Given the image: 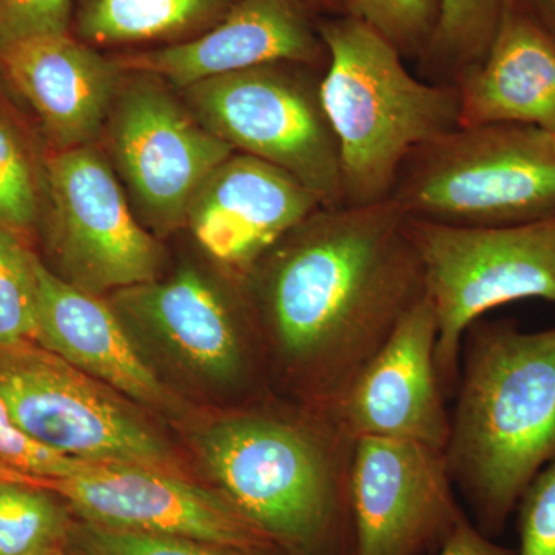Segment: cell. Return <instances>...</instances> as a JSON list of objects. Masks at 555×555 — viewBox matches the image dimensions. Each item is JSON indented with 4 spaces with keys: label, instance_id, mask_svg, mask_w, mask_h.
I'll return each mask as SVG.
<instances>
[{
    "label": "cell",
    "instance_id": "6da1fadb",
    "mask_svg": "<svg viewBox=\"0 0 555 555\" xmlns=\"http://www.w3.org/2000/svg\"><path fill=\"white\" fill-rule=\"evenodd\" d=\"M247 276L269 346L323 412L426 297L408 218L390 199L318 208Z\"/></svg>",
    "mask_w": 555,
    "mask_h": 555
},
{
    "label": "cell",
    "instance_id": "7a4b0ae2",
    "mask_svg": "<svg viewBox=\"0 0 555 555\" xmlns=\"http://www.w3.org/2000/svg\"><path fill=\"white\" fill-rule=\"evenodd\" d=\"M465 341L444 452L474 524L494 539L555 460V327L478 320Z\"/></svg>",
    "mask_w": 555,
    "mask_h": 555
},
{
    "label": "cell",
    "instance_id": "3957f363",
    "mask_svg": "<svg viewBox=\"0 0 555 555\" xmlns=\"http://www.w3.org/2000/svg\"><path fill=\"white\" fill-rule=\"evenodd\" d=\"M353 444L312 408L301 415L238 412L196 437L219 491L288 555H356Z\"/></svg>",
    "mask_w": 555,
    "mask_h": 555
},
{
    "label": "cell",
    "instance_id": "277c9868",
    "mask_svg": "<svg viewBox=\"0 0 555 555\" xmlns=\"http://www.w3.org/2000/svg\"><path fill=\"white\" fill-rule=\"evenodd\" d=\"M318 27L328 53L321 100L338 142L343 206L383 203L414 150L459 129V90L409 72L356 17L321 16Z\"/></svg>",
    "mask_w": 555,
    "mask_h": 555
},
{
    "label": "cell",
    "instance_id": "5b68a950",
    "mask_svg": "<svg viewBox=\"0 0 555 555\" xmlns=\"http://www.w3.org/2000/svg\"><path fill=\"white\" fill-rule=\"evenodd\" d=\"M390 201L414 221L506 228L555 218V138L524 124L459 127L414 150Z\"/></svg>",
    "mask_w": 555,
    "mask_h": 555
},
{
    "label": "cell",
    "instance_id": "8992f818",
    "mask_svg": "<svg viewBox=\"0 0 555 555\" xmlns=\"http://www.w3.org/2000/svg\"><path fill=\"white\" fill-rule=\"evenodd\" d=\"M437 320L444 392L459 383L463 339L489 310L520 299L555 305V218L506 228H452L408 219Z\"/></svg>",
    "mask_w": 555,
    "mask_h": 555
},
{
    "label": "cell",
    "instance_id": "52a82bcc",
    "mask_svg": "<svg viewBox=\"0 0 555 555\" xmlns=\"http://www.w3.org/2000/svg\"><path fill=\"white\" fill-rule=\"evenodd\" d=\"M324 69L278 62L201 80L182 101L208 131L286 170L324 207L343 206L337 138L321 100Z\"/></svg>",
    "mask_w": 555,
    "mask_h": 555
},
{
    "label": "cell",
    "instance_id": "ba28073f",
    "mask_svg": "<svg viewBox=\"0 0 555 555\" xmlns=\"http://www.w3.org/2000/svg\"><path fill=\"white\" fill-rule=\"evenodd\" d=\"M0 398L17 426L53 451L182 476L169 443L133 406L36 343L0 346Z\"/></svg>",
    "mask_w": 555,
    "mask_h": 555
},
{
    "label": "cell",
    "instance_id": "9c48e42d",
    "mask_svg": "<svg viewBox=\"0 0 555 555\" xmlns=\"http://www.w3.org/2000/svg\"><path fill=\"white\" fill-rule=\"evenodd\" d=\"M104 130L113 166L156 235L188 224L196 190L235 152L208 131L164 80L129 69Z\"/></svg>",
    "mask_w": 555,
    "mask_h": 555
},
{
    "label": "cell",
    "instance_id": "30bf717a",
    "mask_svg": "<svg viewBox=\"0 0 555 555\" xmlns=\"http://www.w3.org/2000/svg\"><path fill=\"white\" fill-rule=\"evenodd\" d=\"M49 244L62 280L100 295L158 280V240L134 218L115 169L93 144L47 160Z\"/></svg>",
    "mask_w": 555,
    "mask_h": 555
},
{
    "label": "cell",
    "instance_id": "8fae6325",
    "mask_svg": "<svg viewBox=\"0 0 555 555\" xmlns=\"http://www.w3.org/2000/svg\"><path fill=\"white\" fill-rule=\"evenodd\" d=\"M356 555H429L466 516L443 449L357 438L350 465Z\"/></svg>",
    "mask_w": 555,
    "mask_h": 555
},
{
    "label": "cell",
    "instance_id": "7c38bea8",
    "mask_svg": "<svg viewBox=\"0 0 555 555\" xmlns=\"http://www.w3.org/2000/svg\"><path fill=\"white\" fill-rule=\"evenodd\" d=\"M62 496L82 521L199 540L246 551H280L221 491L152 467L93 463L75 476L31 477ZM281 553V551H280Z\"/></svg>",
    "mask_w": 555,
    "mask_h": 555
},
{
    "label": "cell",
    "instance_id": "4fadbf2b",
    "mask_svg": "<svg viewBox=\"0 0 555 555\" xmlns=\"http://www.w3.org/2000/svg\"><path fill=\"white\" fill-rule=\"evenodd\" d=\"M437 335L436 313L425 297L327 411L347 436L447 449L451 414L438 377Z\"/></svg>",
    "mask_w": 555,
    "mask_h": 555
},
{
    "label": "cell",
    "instance_id": "5bb4252c",
    "mask_svg": "<svg viewBox=\"0 0 555 555\" xmlns=\"http://www.w3.org/2000/svg\"><path fill=\"white\" fill-rule=\"evenodd\" d=\"M318 22L309 0H238L198 38L115 60L124 69L156 76L177 90L278 62L326 69L328 53Z\"/></svg>",
    "mask_w": 555,
    "mask_h": 555
},
{
    "label": "cell",
    "instance_id": "9a60e30c",
    "mask_svg": "<svg viewBox=\"0 0 555 555\" xmlns=\"http://www.w3.org/2000/svg\"><path fill=\"white\" fill-rule=\"evenodd\" d=\"M324 207L286 170L233 152L196 190L188 225L219 264L247 275L266 251Z\"/></svg>",
    "mask_w": 555,
    "mask_h": 555
},
{
    "label": "cell",
    "instance_id": "2e32d148",
    "mask_svg": "<svg viewBox=\"0 0 555 555\" xmlns=\"http://www.w3.org/2000/svg\"><path fill=\"white\" fill-rule=\"evenodd\" d=\"M113 306L199 377L225 387L250 378V352L235 306L198 270L120 288Z\"/></svg>",
    "mask_w": 555,
    "mask_h": 555
},
{
    "label": "cell",
    "instance_id": "e0dca14e",
    "mask_svg": "<svg viewBox=\"0 0 555 555\" xmlns=\"http://www.w3.org/2000/svg\"><path fill=\"white\" fill-rule=\"evenodd\" d=\"M0 67L39 116L51 144L82 147L104 131L126 69L67 35L36 36L0 50Z\"/></svg>",
    "mask_w": 555,
    "mask_h": 555
},
{
    "label": "cell",
    "instance_id": "ac0fdd59",
    "mask_svg": "<svg viewBox=\"0 0 555 555\" xmlns=\"http://www.w3.org/2000/svg\"><path fill=\"white\" fill-rule=\"evenodd\" d=\"M36 345L142 406L179 414L181 403L134 347L122 318L98 295L62 280L38 259Z\"/></svg>",
    "mask_w": 555,
    "mask_h": 555
},
{
    "label": "cell",
    "instance_id": "d6986e66",
    "mask_svg": "<svg viewBox=\"0 0 555 555\" xmlns=\"http://www.w3.org/2000/svg\"><path fill=\"white\" fill-rule=\"evenodd\" d=\"M454 86L460 127L524 124L555 133V42L514 3L483 61Z\"/></svg>",
    "mask_w": 555,
    "mask_h": 555
},
{
    "label": "cell",
    "instance_id": "ffe728a7",
    "mask_svg": "<svg viewBox=\"0 0 555 555\" xmlns=\"http://www.w3.org/2000/svg\"><path fill=\"white\" fill-rule=\"evenodd\" d=\"M238 0H73L78 39L91 47H159L214 28Z\"/></svg>",
    "mask_w": 555,
    "mask_h": 555
},
{
    "label": "cell",
    "instance_id": "44dd1931",
    "mask_svg": "<svg viewBox=\"0 0 555 555\" xmlns=\"http://www.w3.org/2000/svg\"><path fill=\"white\" fill-rule=\"evenodd\" d=\"M514 0H440L436 35L416 61L426 80L455 83L483 61Z\"/></svg>",
    "mask_w": 555,
    "mask_h": 555
},
{
    "label": "cell",
    "instance_id": "7402d4cb",
    "mask_svg": "<svg viewBox=\"0 0 555 555\" xmlns=\"http://www.w3.org/2000/svg\"><path fill=\"white\" fill-rule=\"evenodd\" d=\"M73 524L47 489L0 481V555H53L67 545Z\"/></svg>",
    "mask_w": 555,
    "mask_h": 555
},
{
    "label": "cell",
    "instance_id": "603a6c76",
    "mask_svg": "<svg viewBox=\"0 0 555 555\" xmlns=\"http://www.w3.org/2000/svg\"><path fill=\"white\" fill-rule=\"evenodd\" d=\"M38 258L16 232L0 224V346L35 343L38 328Z\"/></svg>",
    "mask_w": 555,
    "mask_h": 555
},
{
    "label": "cell",
    "instance_id": "cb8c5ba5",
    "mask_svg": "<svg viewBox=\"0 0 555 555\" xmlns=\"http://www.w3.org/2000/svg\"><path fill=\"white\" fill-rule=\"evenodd\" d=\"M346 16L364 22L406 61H418L436 35L440 0H341Z\"/></svg>",
    "mask_w": 555,
    "mask_h": 555
},
{
    "label": "cell",
    "instance_id": "d4e9b609",
    "mask_svg": "<svg viewBox=\"0 0 555 555\" xmlns=\"http://www.w3.org/2000/svg\"><path fill=\"white\" fill-rule=\"evenodd\" d=\"M75 555H283L280 551H246L211 545L185 537L124 531L79 521L68 535Z\"/></svg>",
    "mask_w": 555,
    "mask_h": 555
},
{
    "label": "cell",
    "instance_id": "484cf974",
    "mask_svg": "<svg viewBox=\"0 0 555 555\" xmlns=\"http://www.w3.org/2000/svg\"><path fill=\"white\" fill-rule=\"evenodd\" d=\"M40 214L39 185L30 153L17 130L0 115V224L30 230Z\"/></svg>",
    "mask_w": 555,
    "mask_h": 555
},
{
    "label": "cell",
    "instance_id": "4316f807",
    "mask_svg": "<svg viewBox=\"0 0 555 555\" xmlns=\"http://www.w3.org/2000/svg\"><path fill=\"white\" fill-rule=\"evenodd\" d=\"M93 463L43 447L17 426L0 398V466L28 477L65 478Z\"/></svg>",
    "mask_w": 555,
    "mask_h": 555
},
{
    "label": "cell",
    "instance_id": "83f0119b",
    "mask_svg": "<svg viewBox=\"0 0 555 555\" xmlns=\"http://www.w3.org/2000/svg\"><path fill=\"white\" fill-rule=\"evenodd\" d=\"M516 509L517 555H555V460L537 474Z\"/></svg>",
    "mask_w": 555,
    "mask_h": 555
},
{
    "label": "cell",
    "instance_id": "f1b7e54d",
    "mask_svg": "<svg viewBox=\"0 0 555 555\" xmlns=\"http://www.w3.org/2000/svg\"><path fill=\"white\" fill-rule=\"evenodd\" d=\"M73 0H0V50L36 36L67 35Z\"/></svg>",
    "mask_w": 555,
    "mask_h": 555
},
{
    "label": "cell",
    "instance_id": "f546056e",
    "mask_svg": "<svg viewBox=\"0 0 555 555\" xmlns=\"http://www.w3.org/2000/svg\"><path fill=\"white\" fill-rule=\"evenodd\" d=\"M429 555H517L516 551L499 545L483 534L467 516L460 520L443 545Z\"/></svg>",
    "mask_w": 555,
    "mask_h": 555
},
{
    "label": "cell",
    "instance_id": "4dcf8cb0",
    "mask_svg": "<svg viewBox=\"0 0 555 555\" xmlns=\"http://www.w3.org/2000/svg\"><path fill=\"white\" fill-rule=\"evenodd\" d=\"M513 3L555 42V0H514Z\"/></svg>",
    "mask_w": 555,
    "mask_h": 555
},
{
    "label": "cell",
    "instance_id": "1f68e13d",
    "mask_svg": "<svg viewBox=\"0 0 555 555\" xmlns=\"http://www.w3.org/2000/svg\"><path fill=\"white\" fill-rule=\"evenodd\" d=\"M309 3L320 16H341V14H345L341 0H309Z\"/></svg>",
    "mask_w": 555,
    "mask_h": 555
},
{
    "label": "cell",
    "instance_id": "d6a6232c",
    "mask_svg": "<svg viewBox=\"0 0 555 555\" xmlns=\"http://www.w3.org/2000/svg\"><path fill=\"white\" fill-rule=\"evenodd\" d=\"M28 476L24 474L13 473V470L5 469L0 466V481H16V483H27Z\"/></svg>",
    "mask_w": 555,
    "mask_h": 555
},
{
    "label": "cell",
    "instance_id": "836d02e7",
    "mask_svg": "<svg viewBox=\"0 0 555 555\" xmlns=\"http://www.w3.org/2000/svg\"><path fill=\"white\" fill-rule=\"evenodd\" d=\"M53 555H69V554L65 553L64 550H61V551H57V553H54ZM73 555H75V554H73Z\"/></svg>",
    "mask_w": 555,
    "mask_h": 555
},
{
    "label": "cell",
    "instance_id": "e575fe53",
    "mask_svg": "<svg viewBox=\"0 0 555 555\" xmlns=\"http://www.w3.org/2000/svg\"><path fill=\"white\" fill-rule=\"evenodd\" d=\"M554 138H555V133H554Z\"/></svg>",
    "mask_w": 555,
    "mask_h": 555
}]
</instances>
